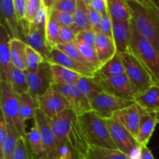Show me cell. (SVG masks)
Listing matches in <instances>:
<instances>
[{"mask_svg": "<svg viewBox=\"0 0 159 159\" xmlns=\"http://www.w3.org/2000/svg\"><path fill=\"white\" fill-rule=\"evenodd\" d=\"M138 32L152 44L159 55V18L152 0H127Z\"/></svg>", "mask_w": 159, "mask_h": 159, "instance_id": "obj_1", "label": "cell"}, {"mask_svg": "<svg viewBox=\"0 0 159 159\" xmlns=\"http://www.w3.org/2000/svg\"><path fill=\"white\" fill-rule=\"evenodd\" d=\"M130 52L149 72L155 83L159 85V55L152 43L144 38L130 20Z\"/></svg>", "mask_w": 159, "mask_h": 159, "instance_id": "obj_2", "label": "cell"}, {"mask_svg": "<svg viewBox=\"0 0 159 159\" xmlns=\"http://www.w3.org/2000/svg\"><path fill=\"white\" fill-rule=\"evenodd\" d=\"M77 117L89 145L117 149L112 139L105 119L94 111L77 116Z\"/></svg>", "mask_w": 159, "mask_h": 159, "instance_id": "obj_3", "label": "cell"}, {"mask_svg": "<svg viewBox=\"0 0 159 159\" xmlns=\"http://www.w3.org/2000/svg\"><path fill=\"white\" fill-rule=\"evenodd\" d=\"M0 107L6 123L16 128L22 138H26L25 122L20 116V95L17 94L9 82L0 81Z\"/></svg>", "mask_w": 159, "mask_h": 159, "instance_id": "obj_4", "label": "cell"}, {"mask_svg": "<svg viewBox=\"0 0 159 159\" xmlns=\"http://www.w3.org/2000/svg\"><path fill=\"white\" fill-rule=\"evenodd\" d=\"M119 54L135 96L147 91L156 84L148 71L131 52Z\"/></svg>", "mask_w": 159, "mask_h": 159, "instance_id": "obj_5", "label": "cell"}, {"mask_svg": "<svg viewBox=\"0 0 159 159\" xmlns=\"http://www.w3.org/2000/svg\"><path fill=\"white\" fill-rule=\"evenodd\" d=\"M111 138L116 148L131 159H140V145L136 138L113 118L105 119Z\"/></svg>", "mask_w": 159, "mask_h": 159, "instance_id": "obj_6", "label": "cell"}, {"mask_svg": "<svg viewBox=\"0 0 159 159\" xmlns=\"http://www.w3.org/2000/svg\"><path fill=\"white\" fill-rule=\"evenodd\" d=\"M92 110L103 119H109L116 112L135 103L134 100L121 99L106 93H101L90 102Z\"/></svg>", "mask_w": 159, "mask_h": 159, "instance_id": "obj_7", "label": "cell"}, {"mask_svg": "<svg viewBox=\"0 0 159 159\" xmlns=\"http://www.w3.org/2000/svg\"><path fill=\"white\" fill-rule=\"evenodd\" d=\"M39 110L51 120L54 119L64 110L70 109L66 98L52 84L49 89L37 99Z\"/></svg>", "mask_w": 159, "mask_h": 159, "instance_id": "obj_8", "label": "cell"}, {"mask_svg": "<svg viewBox=\"0 0 159 159\" xmlns=\"http://www.w3.org/2000/svg\"><path fill=\"white\" fill-rule=\"evenodd\" d=\"M25 71L29 84V93L35 99L44 94L52 85V72L50 62L45 61L34 71Z\"/></svg>", "mask_w": 159, "mask_h": 159, "instance_id": "obj_9", "label": "cell"}, {"mask_svg": "<svg viewBox=\"0 0 159 159\" xmlns=\"http://www.w3.org/2000/svg\"><path fill=\"white\" fill-rule=\"evenodd\" d=\"M34 124L37 126L41 135L43 148L48 159H57L58 148L51 125V119L40 110H37L34 117Z\"/></svg>", "mask_w": 159, "mask_h": 159, "instance_id": "obj_10", "label": "cell"}, {"mask_svg": "<svg viewBox=\"0 0 159 159\" xmlns=\"http://www.w3.org/2000/svg\"><path fill=\"white\" fill-rule=\"evenodd\" d=\"M97 81L104 93L121 99L134 101L135 94L126 74L109 79H97Z\"/></svg>", "mask_w": 159, "mask_h": 159, "instance_id": "obj_11", "label": "cell"}, {"mask_svg": "<svg viewBox=\"0 0 159 159\" xmlns=\"http://www.w3.org/2000/svg\"><path fill=\"white\" fill-rule=\"evenodd\" d=\"M54 86L66 98L70 106V109L76 116H81L93 111L90 101L81 93L76 85H55Z\"/></svg>", "mask_w": 159, "mask_h": 159, "instance_id": "obj_12", "label": "cell"}, {"mask_svg": "<svg viewBox=\"0 0 159 159\" xmlns=\"http://www.w3.org/2000/svg\"><path fill=\"white\" fill-rule=\"evenodd\" d=\"M75 116L71 109H68L59 113L54 119L51 120V128L55 137L58 151L68 143L71 124Z\"/></svg>", "mask_w": 159, "mask_h": 159, "instance_id": "obj_13", "label": "cell"}, {"mask_svg": "<svg viewBox=\"0 0 159 159\" xmlns=\"http://www.w3.org/2000/svg\"><path fill=\"white\" fill-rule=\"evenodd\" d=\"M143 112L144 110L135 102L130 107L116 112L111 118L122 125L137 140L139 130L140 120Z\"/></svg>", "mask_w": 159, "mask_h": 159, "instance_id": "obj_14", "label": "cell"}, {"mask_svg": "<svg viewBox=\"0 0 159 159\" xmlns=\"http://www.w3.org/2000/svg\"><path fill=\"white\" fill-rule=\"evenodd\" d=\"M11 37L3 24H0V81L10 82L13 65L10 54Z\"/></svg>", "mask_w": 159, "mask_h": 159, "instance_id": "obj_15", "label": "cell"}, {"mask_svg": "<svg viewBox=\"0 0 159 159\" xmlns=\"http://www.w3.org/2000/svg\"><path fill=\"white\" fill-rule=\"evenodd\" d=\"M50 63L55 64L79 73L85 77H94L96 69L71 58L57 48H53L50 55Z\"/></svg>", "mask_w": 159, "mask_h": 159, "instance_id": "obj_16", "label": "cell"}, {"mask_svg": "<svg viewBox=\"0 0 159 159\" xmlns=\"http://www.w3.org/2000/svg\"><path fill=\"white\" fill-rule=\"evenodd\" d=\"M2 24L6 26L12 39L21 40L20 23L15 10L14 0H1L0 1Z\"/></svg>", "mask_w": 159, "mask_h": 159, "instance_id": "obj_17", "label": "cell"}, {"mask_svg": "<svg viewBox=\"0 0 159 159\" xmlns=\"http://www.w3.org/2000/svg\"><path fill=\"white\" fill-rule=\"evenodd\" d=\"M67 144L71 148L79 159H84L89 148L90 147L82 133L77 116H75L72 120Z\"/></svg>", "mask_w": 159, "mask_h": 159, "instance_id": "obj_18", "label": "cell"}, {"mask_svg": "<svg viewBox=\"0 0 159 159\" xmlns=\"http://www.w3.org/2000/svg\"><path fill=\"white\" fill-rule=\"evenodd\" d=\"M130 22L113 23V40L118 54L130 52Z\"/></svg>", "mask_w": 159, "mask_h": 159, "instance_id": "obj_19", "label": "cell"}, {"mask_svg": "<svg viewBox=\"0 0 159 159\" xmlns=\"http://www.w3.org/2000/svg\"><path fill=\"white\" fill-rule=\"evenodd\" d=\"M157 124L156 113H148L144 110L140 120L139 130L137 136V141L140 145H148Z\"/></svg>", "mask_w": 159, "mask_h": 159, "instance_id": "obj_20", "label": "cell"}, {"mask_svg": "<svg viewBox=\"0 0 159 159\" xmlns=\"http://www.w3.org/2000/svg\"><path fill=\"white\" fill-rule=\"evenodd\" d=\"M24 43L40 53L45 61L50 62V55L52 48L49 46L46 38V30H34L28 33Z\"/></svg>", "mask_w": 159, "mask_h": 159, "instance_id": "obj_21", "label": "cell"}, {"mask_svg": "<svg viewBox=\"0 0 159 159\" xmlns=\"http://www.w3.org/2000/svg\"><path fill=\"white\" fill-rule=\"evenodd\" d=\"M95 48L102 65L109 61L117 54L113 38L102 34H96Z\"/></svg>", "mask_w": 159, "mask_h": 159, "instance_id": "obj_22", "label": "cell"}, {"mask_svg": "<svg viewBox=\"0 0 159 159\" xmlns=\"http://www.w3.org/2000/svg\"><path fill=\"white\" fill-rule=\"evenodd\" d=\"M135 102L144 111L156 113L159 110V85H154L147 91L135 96Z\"/></svg>", "mask_w": 159, "mask_h": 159, "instance_id": "obj_23", "label": "cell"}, {"mask_svg": "<svg viewBox=\"0 0 159 159\" xmlns=\"http://www.w3.org/2000/svg\"><path fill=\"white\" fill-rule=\"evenodd\" d=\"M107 2L112 23L130 21L131 12L127 0H107Z\"/></svg>", "mask_w": 159, "mask_h": 159, "instance_id": "obj_24", "label": "cell"}, {"mask_svg": "<svg viewBox=\"0 0 159 159\" xmlns=\"http://www.w3.org/2000/svg\"><path fill=\"white\" fill-rule=\"evenodd\" d=\"M124 74H125V68L123 65L120 56L117 53L113 58L96 70L94 78L96 79H109Z\"/></svg>", "mask_w": 159, "mask_h": 159, "instance_id": "obj_25", "label": "cell"}, {"mask_svg": "<svg viewBox=\"0 0 159 159\" xmlns=\"http://www.w3.org/2000/svg\"><path fill=\"white\" fill-rule=\"evenodd\" d=\"M52 72L53 84L55 85H76L81 77L79 73L68 69L61 65L51 64Z\"/></svg>", "mask_w": 159, "mask_h": 159, "instance_id": "obj_26", "label": "cell"}, {"mask_svg": "<svg viewBox=\"0 0 159 159\" xmlns=\"http://www.w3.org/2000/svg\"><path fill=\"white\" fill-rule=\"evenodd\" d=\"M71 29L76 34L85 30L92 29L88 20V7L85 0H77V8L73 13Z\"/></svg>", "mask_w": 159, "mask_h": 159, "instance_id": "obj_27", "label": "cell"}, {"mask_svg": "<svg viewBox=\"0 0 159 159\" xmlns=\"http://www.w3.org/2000/svg\"><path fill=\"white\" fill-rule=\"evenodd\" d=\"M84 159H131L118 149L90 146Z\"/></svg>", "mask_w": 159, "mask_h": 159, "instance_id": "obj_28", "label": "cell"}, {"mask_svg": "<svg viewBox=\"0 0 159 159\" xmlns=\"http://www.w3.org/2000/svg\"><path fill=\"white\" fill-rule=\"evenodd\" d=\"M26 43L20 39H11L10 54L12 64L14 68L26 71L25 62Z\"/></svg>", "mask_w": 159, "mask_h": 159, "instance_id": "obj_29", "label": "cell"}, {"mask_svg": "<svg viewBox=\"0 0 159 159\" xmlns=\"http://www.w3.org/2000/svg\"><path fill=\"white\" fill-rule=\"evenodd\" d=\"M26 139L34 156L37 157V159H48L40 130L35 124L34 127L30 130V131L26 134Z\"/></svg>", "mask_w": 159, "mask_h": 159, "instance_id": "obj_30", "label": "cell"}, {"mask_svg": "<svg viewBox=\"0 0 159 159\" xmlns=\"http://www.w3.org/2000/svg\"><path fill=\"white\" fill-rule=\"evenodd\" d=\"M39 109L38 102L30 93L20 96V116L23 121L34 119Z\"/></svg>", "mask_w": 159, "mask_h": 159, "instance_id": "obj_31", "label": "cell"}, {"mask_svg": "<svg viewBox=\"0 0 159 159\" xmlns=\"http://www.w3.org/2000/svg\"><path fill=\"white\" fill-rule=\"evenodd\" d=\"M76 86L90 102L99 93H103L99 82L94 77L82 76L77 82Z\"/></svg>", "mask_w": 159, "mask_h": 159, "instance_id": "obj_32", "label": "cell"}, {"mask_svg": "<svg viewBox=\"0 0 159 159\" xmlns=\"http://www.w3.org/2000/svg\"><path fill=\"white\" fill-rule=\"evenodd\" d=\"M10 85L18 95L25 94L30 92L29 84L26 78V71L19 68H12L10 77Z\"/></svg>", "mask_w": 159, "mask_h": 159, "instance_id": "obj_33", "label": "cell"}, {"mask_svg": "<svg viewBox=\"0 0 159 159\" xmlns=\"http://www.w3.org/2000/svg\"><path fill=\"white\" fill-rule=\"evenodd\" d=\"M8 137L3 148L0 151V159H13L16 142L20 135L14 127L7 124ZM22 138V137H21Z\"/></svg>", "mask_w": 159, "mask_h": 159, "instance_id": "obj_34", "label": "cell"}, {"mask_svg": "<svg viewBox=\"0 0 159 159\" xmlns=\"http://www.w3.org/2000/svg\"><path fill=\"white\" fill-rule=\"evenodd\" d=\"M61 26L49 14L46 26V38L51 48H56L59 44Z\"/></svg>", "mask_w": 159, "mask_h": 159, "instance_id": "obj_35", "label": "cell"}, {"mask_svg": "<svg viewBox=\"0 0 159 159\" xmlns=\"http://www.w3.org/2000/svg\"><path fill=\"white\" fill-rule=\"evenodd\" d=\"M45 61L43 56L37 52L36 50L26 44V55H25V62L26 65V71H34L38 68V67Z\"/></svg>", "mask_w": 159, "mask_h": 159, "instance_id": "obj_36", "label": "cell"}, {"mask_svg": "<svg viewBox=\"0 0 159 159\" xmlns=\"http://www.w3.org/2000/svg\"><path fill=\"white\" fill-rule=\"evenodd\" d=\"M48 17H49V10L45 6V5L43 4V0H42L41 6L39 9L37 16L34 18V21L30 25L29 32L37 30H46V26L47 23H48Z\"/></svg>", "mask_w": 159, "mask_h": 159, "instance_id": "obj_37", "label": "cell"}, {"mask_svg": "<svg viewBox=\"0 0 159 159\" xmlns=\"http://www.w3.org/2000/svg\"><path fill=\"white\" fill-rule=\"evenodd\" d=\"M56 48H58L60 51H61L62 52L66 54L67 55L71 57V58L75 59V60L81 62V63L84 64V65L92 66V65L84 58L82 54H81L80 51H79V48H78V46L76 45L75 42V43H66V44H58Z\"/></svg>", "mask_w": 159, "mask_h": 159, "instance_id": "obj_38", "label": "cell"}, {"mask_svg": "<svg viewBox=\"0 0 159 159\" xmlns=\"http://www.w3.org/2000/svg\"><path fill=\"white\" fill-rule=\"evenodd\" d=\"M76 45L79 48V51H80L81 54L84 57V58L96 70H98L102 65H101L100 61L98 57L97 53H96V48H91V47L86 46V45L79 44V43H75Z\"/></svg>", "mask_w": 159, "mask_h": 159, "instance_id": "obj_39", "label": "cell"}, {"mask_svg": "<svg viewBox=\"0 0 159 159\" xmlns=\"http://www.w3.org/2000/svg\"><path fill=\"white\" fill-rule=\"evenodd\" d=\"M77 8V0H53L51 9L73 14Z\"/></svg>", "mask_w": 159, "mask_h": 159, "instance_id": "obj_40", "label": "cell"}, {"mask_svg": "<svg viewBox=\"0 0 159 159\" xmlns=\"http://www.w3.org/2000/svg\"><path fill=\"white\" fill-rule=\"evenodd\" d=\"M96 41V33L93 29L85 30L79 32L76 36L75 43L95 48Z\"/></svg>", "mask_w": 159, "mask_h": 159, "instance_id": "obj_41", "label": "cell"}, {"mask_svg": "<svg viewBox=\"0 0 159 159\" xmlns=\"http://www.w3.org/2000/svg\"><path fill=\"white\" fill-rule=\"evenodd\" d=\"M49 14L57 22L61 27H71L73 24V14L59 12L56 10H49Z\"/></svg>", "mask_w": 159, "mask_h": 159, "instance_id": "obj_42", "label": "cell"}, {"mask_svg": "<svg viewBox=\"0 0 159 159\" xmlns=\"http://www.w3.org/2000/svg\"><path fill=\"white\" fill-rule=\"evenodd\" d=\"M13 159H29L28 143L26 138L20 137L17 141Z\"/></svg>", "mask_w": 159, "mask_h": 159, "instance_id": "obj_43", "label": "cell"}, {"mask_svg": "<svg viewBox=\"0 0 159 159\" xmlns=\"http://www.w3.org/2000/svg\"><path fill=\"white\" fill-rule=\"evenodd\" d=\"M42 4V0H26V20L30 25L34 21Z\"/></svg>", "mask_w": 159, "mask_h": 159, "instance_id": "obj_44", "label": "cell"}, {"mask_svg": "<svg viewBox=\"0 0 159 159\" xmlns=\"http://www.w3.org/2000/svg\"><path fill=\"white\" fill-rule=\"evenodd\" d=\"M77 34L72 30L71 27H61L60 29L59 35V44L75 43L76 41Z\"/></svg>", "mask_w": 159, "mask_h": 159, "instance_id": "obj_45", "label": "cell"}, {"mask_svg": "<svg viewBox=\"0 0 159 159\" xmlns=\"http://www.w3.org/2000/svg\"><path fill=\"white\" fill-rule=\"evenodd\" d=\"M87 7H88L89 23V25L90 26H91L92 29H93L96 34H98L99 26H100L101 22H102V15H101L100 13H99V12H96V11H95L94 9H93L92 8H90L89 6H87Z\"/></svg>", "mask_w": 159, "mask_h": 159, "instance_id": "obj_46", "label": "cell"}, {"mask_svg": "<svg viewBox=\"0 0 159 159\" xmlns=\"http://www.w3.org/2000/svg\"><path fill=\"white\" fill-rule=\"evenodd\" d=\"M87 6L100 13L102 16L108 14L107 0H85Z\"/></svg>", "mask_w": 159, "mask_h": 159, "instance_id": "obj_47", "label": "cell"}, {"mask_svg": "<svg viewBox=\"0 0 159 159\" xmlns=\"http://www.w3.org/2000/svg\"><path fill=\"white\" fill-rule=\"evenodd\" d=\"M98 34H102L113 38V23L109 14L102 16Z\"/></svg>", "mask_w": 159, "mask_h": 159, "instance_id": "obj_48", "label": "cell"}, {"mask_svg": "<svg viewBox=\"0 0 159 159\" xmlns=\"http://www.w3.org/2000/svg\"><path fill=\"white\" fill-rule=\"evenodd\" d=\"M140 159H155L148 145H141L140 147Z\"/></svg>", "mask_w": 159, "mask_h": 159, "instance_id": "obj_49", "label": "cell"}, {"mask_svg": "<svg viewBox=\"0 0 159 159\" xmlns=\"http://www.w3.org/2000/svg\"><path fill=\"white\" fill-rule=\"evenodd\" d=\"M152 2H153L154 7H155V11H156V13L159 18V1H154V0H152Z\"/></svg>", "mask_w": 159, "mask_h": 159, "instance_id": "obj_50", "label": "cell"}, {"mask_svg": "<svg viewBox=\"0 0 159 159\" xmlns=\"http://www.w3.org/2000/svg\"><path fill=\"white\" fill-rule=\"evenodd\" d=\"M28 151H29V159H36L35 156L34 155V154L31 152L30 148L29 147V144H28Z\"/></svg>", "mask_w": 159, "mask_h": 159, "instance_id": "obj_51", "label": "cell"}, {"mask_svg": "<svg viewBox=\"0 0 159 159\" xmlns=\"http://www.w3.org/2000/svg\"><path fill=\"white\" fill-rule=\"evenodd\" d=\"M156 116H157V120H158V124H159V110L158 112H156Z\"/></svg>", "mask_w": 159, "mask_h": 159, "instance_id": "obj_52", "label": "cell"}, {"mask_svg": "<svg viewBox=\"0 0 159 159\" xmlns=\"http://www.w3.org/2000/svg\"><path fill=\"white\" fill-rule=\"evenodd\" d=\"M57 159H59V158H57Z\"/></svg>", "mask_w": 159, "mask_h": 159, "instance_id": "obj_53", "label": "cell"}]
</instances>
